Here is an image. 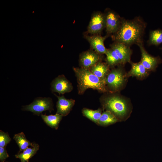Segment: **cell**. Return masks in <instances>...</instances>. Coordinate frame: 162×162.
Wrapping results in <instances>:
<instances>
[{"mask_svg": "<svg viewBox=\"0 0 162 162\" xmlns=\"http://www.w3.org/2000/svg\"><path fill=\"white\" fill-rule=\"evenodd\" d=\"M146 27L145 22L139 17L132 20L122 19L120 26L112 37L115 42L130 46L134 44L142 43V38Z\"/></svg>", "mask_w": 162, "mask_h": 162, "instance_id": "6da1fadb", "label": "cell"}, {"mask_svg": "<svg viewBox=\"0 0 162 162\" xmlns=\"http://www.w3.org/2000/svg\"><path fill=\"white\" fill-rule=\"evenodd\" d=\"M101 103L103 109L111 112L119 122L126 121L132 112V106L129 100L119 95L106 96L102 99Z\"/></svg>", "mask_w": 162, "mask_h": 162, "instance_id": "7a4b0ae2", "label": "cell"}, {"mask_svg": "<svg viewBox=\"0 0 162 162\" xmlns=\"http://www.w3.org/2000/svg\"><path fill=\"white\" fill-rule=\"evenodd\" d=\"M77 78L78 92L82 94L88 89L91 88L101 92L107 91L105 80L101 79L88 69L73 67Z\"/></svg>", "mask_w": 162, "mask_h": 162, "instance_id": "3957f363", "label": "cell"}, {"mask_svg": "<svg viewBox=\"0 0 162 162\" xmlns=\"http://www.w3.org/2000/svg\"><path fill=\"white\" fill-rule=\"evenodd\" d=\"M121 66L112 68L105 80L107 90L111 92H115L120 90L124 86L127 82V73Z\"/></svg>", "mask_w": 162, "mask_h": 162, "instance_id": "277c9868", "label": "cell"}, {"mask_svg": "<svg viewBox=\"0 0 162 162\" xmlns=\"http://www.w3.org/2000/svg\"><path fill=\"white\" fill-rule=\"evenodd\" d=\"M22 110L30 111L38 116L44 111L48 110L51 112L53 110L52 100L50 97L37 98L30 104L23 106Z\"/></svg>", "mask_w": 162, "mask_h": 162, "instance_id": "5b68a950", "label": "cell"}, {"mask_svg": "<svg viewBox=\"0 0 162 162\" xmlns=\"http://www.w3.org/2000/svg\"><path fill=\"white\" fill-rule=\"evenodd\" d=\"M105 28L104 14L100 11L93 13L87 27V32L92 34H98Z\"/></svg>", "mask_w": 162, "mask_h": 162, "instance_id": "8992f818", "label": "cell"}, {"mask_svg": "<svg viewBox=\"0 0 162 162\" xmlns=\"http://www.w3.org/2000/svg\"><path fill=\"white\" fill-rule=\"evenodd\" d=\"M102 58V55L98 54L92 50H88L80 54L79 63L81 68L88 69L97 63L101 61Z\"/></svg>", "mask_w": 162, "mask_h": 162, "instance_id": "52a82bcc", "label": "cell"}, {"mask_svg": "<svg viewBox=\"0 0 162 162\" xmlns=\"http://www.w3.org/2000/svg\"><path fill=\"white\" fill-rule=\"evenodd\" d=\"M138 45L141 52V63L149 72L155 71L158 64L161 62L160 58L159 56L154 57L149 54L145 50L143 43Z\"/></svg>", "mask_w": 162, "mask_h": 162, "instance_id": "ba28073f", "label": "cell"}, {"mask_svg": "<svg viewBox=\"0 0 162 162\" xmlns=\"http://www.w3.org/2000/svg\"><path fill=\"white\" fill-rule=\"evenodd\" d=\"M105 19V28L107 35L114 34L119 29L122 19L116 13L109 10L104 14Z\"/></svg>", "mask_w": 162, "mask_h": 162, "instance_id": "9c48e42d", "label": "cell"}, {"mask_svg": "<svg viewBox=\"0 0 162 162\" xmlns=\"http://www.w3.org/2000/svg\"><path fill=\"white\" fill-rule=\"evenodd\" d=\"M51 89L52 92L64 94L70 92L73 89L71 83L63 75L58 76L51 83Z\"/></svg>", "mask_w": 162, "mask_h": 162, "instance_id": "30bf717a", "label": "cell"}, {"mask_svg": "<svg viewBox=\"0 0 162 162\" xmlns=\"http://www.w3.org/2000/svg\"><path fill=\"white\" fill-rule=\"evenodd\" d=\"M108 36H104L99 34L91 35H86L84 37L89 43L92 50L99 54H106L107 50L104 44L105 40Z\"/></svg>", "mask_w": 162, "mask_h": 162, "instance_id": "8fae6325", "label": "cell"}, {"mask_svg": "<svg viewBox=\"0 0 162 162\" xmlns=\"http://www.w3.org/2000/svg\"><path fill=\"white\" fill-rule=\"evenodd\" d=\"M110 47L116 52L120 60L121 65L131 61L132 50L130 46L121 43L115 42L110 45Z\"/></svg>", "mask_w": 162, "mask_h": 162, "instance_id": "7c38bea8", "label": "cell"}, {"mask_svg": "<svg viewBox=\"0 0 162 162\" xmlns=\"http://www.w3.org/2000/svg\"><path fill=\"white\" fill-rule=\"evenodd\" d=\"M55 94L58 98L56 105V113L63 116H67L72 109L75 104V100L73 99H66L63 95L59 96Z\"/></svg>", "mask_w": 162, "mask_h": 162, "instance_id": "4fadbf2b", "label": "cell"}, {"mask_svg": "<svg viewBox=\"0 0 162 162\" xmlns=\"http://www.w3.org/2000/svg\"><path fill=\"white\" fill-rule=\"evenodd\" d=\"M130 70L126 74L128 77L134 76L140 80L146 78L149 75L148 71L143 65L141 62L134 63L131 61Z\"/></svg>", "mask_w": 162, "mask_h": 162, "instance_id": "5bb4252c", "label": "cell"}, {"mask_svg": "<svg viewBox=\"0 0 162 162\" xmlns=\"http://www.w3.org/2000/svg\"><path fill=\"white\" fill-rule=\"evenodd\" d=\"M110 68L106 63L100 61L92 67L89 70L99 78L105 80L110 71Z\"/></svg>", "mask_w": 162, "mask_h": 162, "instance_id": "9a60e30c", "label": "cell"}, {"mask_svg": "<svg viewBox=\"0 0 162 162\" xmlns=\"http://www.w3.org/2000/svg\"><path fill=\"white\" fill-rule=\"evenodd\" d=\"M33 144L32 146L27 148L22 152L16 154L15 157L19 159L21 162H28L29 160L36 154L39 149V146L38 144L34 143Z\"/></svg>", "mask_w": 162, "mask_h": 162, "instance_id": "2e32d148", "label": "cell"}, {"mask_svg": "<svg viewBox=\"0 0 162 162\" xmlns=\"http://www.w3.org/2000/svg\"><path fill=\"white\" fill-rule=\"evenodd\" d=\"M41 116L44 122L50 127L57 130L63 116L62 115L56 113L55 115H46L41 114Z\"/></svg>", "mask_w": 162, "mask_h": 162, "instance_id": "e0dca14e", "label": "cell"}, {"mask_svg": "<svg viewBox=\"0 0 162 162\" xmlns=\"http://www.w3.org/2000/svg\"><path fill=\"white\" fill-rule=\"evenodd\" d=\"M119 122L118 119L109 111L105 110L102 113L98 125L107 126Z\"/></svg>", "mask_w": 162, "mask_h": 162, "instance_id": "ac0fdd59", "label": "cell"}, {"mask_svg": "<svg viewBox=\"0 0 162 162\" xmlns=\"http://www.w3.org/2000/svg\"><path fill=\"white\" fill-rule=\"evenodd\" d=\"M13 138L18 146L21 152H23L29 146H33V143L27 140L23 132L15 134Z\"/></svg>", "mask_w": 162, "mask_h": 162, "instance_id": "d6986e66", "label": "cell"}, {"mask_svg": "<svg viewBox=\"0 0 162 162\" xmlns=\"http://www.w3.org/2000/svg\"><path fill=\"white\" fill-rule=\"evenodd\" d=\"M105 55L106 63L110 67L113 68L116 66L121 65L119 58L113 49L111 47L107 49Z\"/></svg>", "mask_w": 162, "mask_h": 162, "instance_id": "ffe728a7", "label": "cell"}, {"mask_svg": "<svg viewBox=\"0 0 162 162\" xmlns=\"http://www.w3.org/2000/svg\"><path fill=\"white\" fill-rule=\"evenodd\" d=\"M102 110L99 108L96 110H93L84 108L82 110L84 116L98 125V122L102 114Z\"/></svg>", "mask_w": 162, "mask_h": 162, "instance_id": "44dd1931", "label": "cell"}, {"mask_svg": "<svg viewBox=\"0 0 162 162\" xmlns=\"http://www.w3.org/2000/svg\"><path fill=\"white\" fill-rule=\"evenodd\" d=\"M148 43L149 45L158 46L162 43V30L158 29L150 31Z\"/></svg>", "mask_w": 162, "mask_h": 162, "instance_id": "7402d4cb", "label": "cell"}, {"mask_svg": "<svg viewBox=\"0 0 162 162\" xmlns=\"http://www.w3.org/2000/svg\"><path fill=\"white\" fill-rule=\"evenodd\" d=\"M11 141L8 134L1 130H0V147H5Z\"/></svg>", "mask_w": 162, "mask_h": 162, "instance_id": "603a6c76", "label": "cell"}, {"mask_svg": "<svg viewBox=\"0 0 162 162\" xmlns=\"http://www.w3.org/2000/svg\"><path fill=\"white\" fill-rule=\"evenodd\" d=\"M6 147H0V162H5L6 159L9 157Z\"/></svg>", "mask_w": 162, "mask_h": 162, "instance_id": "cb8c5ba5", "label": "cell"}, {"mask_svg": "<svg viewBox=\"0 0 162 162\" xmlns=\"http://www.w3.org/2000/svg\"></svg>", "mask_w": 162, "mask_h": 162, "instance_id": "d4e9b609", "label": "cell"}, {"mask_svg": "<svg viewBox=\"0 0 162 162\" xmlns=\"http://www.w3.org/2000/svg\"></svg>", "mask_w": 162, "mask_h": 162, "instance_id": "484cf974", "label": "cell"}, {"mask_svg": "<svg viewBox=\"0 0 162 162\" xmlns=\"http://www.w3.org/2000/svg\"></svg>", "mask_w": 162, "mask_h": 162, "instance_id": "4316f807", "label": "cell"}]
</instances>
